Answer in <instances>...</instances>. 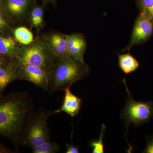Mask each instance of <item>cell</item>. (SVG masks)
I'll use <instances>...</instances> for the list:
<instances>
[{
  "mask_svg": "<svg viewBox=\"0 0 153 153\" xmlns=\"http://www.w3.org/2000/svg\"><path fill=\"white\" fill-rule=\"evenodd\" d=\"M34 112V101L26 91L0 95V136L10 140L17 152Z\"/></svg>",
  "mask_w": 153,
  "mask_h": 153,
  "instance_id": "cell-1",
  "label": "cell"
},
{
  "mask_svg": "<svg viewBox=\"0 0 153 153\" xmlns=\"http://www.w3.org/2000/svg\"><path fill=\"white\" fill-rule=\"evenodd\" d=\"M89 71L85 63L71 57H56L54 64L49 71V93L64 90L71 87L74 82L85 77Z\"/></svg>",
  "mask_w": 153,
  "mask_h": 153,
  "instance_id": "cell-2",
  "label": "cell"
},
{
  "mask_svg": "<svg viewBox=\"0 0 153 153\" xmlns=\"http://www.w3.org/2000/svg\"><path fill=\"white\" fill-rule=\"evenodd\" d=\"M13 22L0 4V35H5L12 30Z\"/></svg>",
  "mask_w": 153,
  "mask_h": 153,
  "instance_id": "cell-17",
  "label": "cell"
},
{
  "mask_svg": "<svg viewBox=\"0 0 153 153\" xmlns=\"http://www.w3.org/2000/svg\"><path fill=\"white\" fill-rule=\"evenodd\" d=\"M118 63L121 70L126 75L136 71L140 66L139 62L129 52L119 55Z\"/></svg>",
  "mask_w": 153,
  "mask_h": 153,
  "instance_id": "cell-14",
  "label": "cell"
},
{
  "mask_svg": "<svg viewBox=\"0 0 153 153\" xmlns=\"http://www.w3.org/2000/svg\"><path fill=\"white\" fill-rule=\"evenodd\" d=\"M33 2L34 0H0V4L13 21L24 19Z\"/></svg>",
  "mask_w": 153,
  "mask_h": 153,
  "instance_id": "cell-8",
  "label": "cell"
},
{
  "mask_svg": "<svg viewBox=\"0 0 153 153\" xmlns=\"http://www.w3.org/2000/svg\"><path fill=\"white\" fill-rule=\"evenodd\" d=\"M153 33V20L148 16L144 10H141L135 22L129 43L123 52H129L133 47L146 42Z\"/></svg>",
  "mask_w": 153,
  "mask_h": 153,
  "instance_id": "cell-6",
  "label": "cell"
},
{
  "mask_svg": "<svg viewBox=\"0 0 153 153\" xmlns=\"http://www.w3.org/2000/svg\"><path fill=\"white\" fill-rule=\"evenodd\" d=\"M146 146L143 153H153V135L147 137Z\"/></svg>",
  "mask_w": 153,
  "mask_h": 153,
  "instance_id": "cell-20",
  "label": "cell"
},
{
  "mask_svg": "<svg viewBox=\"0 0 153 153\" xmlns=\"http://www.w3.org/2000/svg\"><path fill=\"white\" fill-rule=\"evenodd\" d=\"M14 36L16 41L22 45H28L34 40L33 33L24 27H19L15 29Z\"/></svg>",
  "mask_w": 153,
  "mask_h": 153,
  "instance_id": "cell-15",
  "label": "cell"
},
{
  "mask_svg": "<svg viewBox=\"0 0 153 153\" xmlns=\"http://www.w3.org/2000/svg\"><path fill=\"white\" fill-rule=\"evenodd\" d=\"M106 128V126L102 124L100 135L99 139L97 140L92 141L90 143L91 146L92 148L93 153H103L104 152V147L102 142L104 133Z\"/></svg>",
  "mask_w": 153,
  "mask_h": 153,
  "instance_id": "cell-19",
  "label": "cell"
},
{
  "mask_svg": "<svg viewBox=\"0 0 153 153\" xmlns=\"http://www.w3.org/2000/svg\"><path fill=\"white\" fill-rule=\"evenodd\" d=\"M20 80L31 82L44 91L49 90V72L37 66L15 63Z\"/></svg>",
  "mask_w": 153,
  "mask_h": 153,
  "instance_id": "cell-7",
  "label": "cell"
},
{
  "mask_svg": "<svg viewBox=\"0 0 153 153\" xmlns=\"http://www.w3.org/2000/svg\"><path fill=\"white\" fill-rule=\"evenodd\" d=\"M123 83L128 93L124 108L121 114V118L126 125V128L131 123L138 126L149 122L153 117V102L152 101H136L126 85L125 78Z\"/></svg>",
  "mask_w": 153,
  "mask_h": 153,
  "instance_id": "cell-5",
  "label": "cell"
},
{
  "mask_svg": "<svg viewBox=\"0 0 153 153\" xmlns=\"http://www.w3.org/2000/svg\"><path fill=\"white\" fill-rule=\"evenodd\" d=\"M32 149L33 153H55L59 151L60 146L57 143L49 140Z\"/></svg>",
  "mask_w": 153,
  "mask_h": 153,
  "instance_id": "cell-18",
  "label": "cell"
},
{
  "mask_svg": "<svg viewBox=\"0 0 153 153\" xmlns=\"http://www.w3.org/2000/svg\"><path fill=\"white\" fill-rule=\"evenodd\" d=\"M44 11L41 6H36L32 9L30 13L31 25L37 30L41 29L44 23Z\"/></svg>",
  "mask_w": 153,
  "mask_h": 153,
  "instance_id": "cell-16",
  "label": "cell"
},
{
  "mask_svg": "<svg viewBox=\"0 0 153 153\" xmlns=\"http://www.w3.org/2000/svg\"><path fill=\"white\" fill-rule=\"evenodd\" d=\"M17 80H20V77L13 60L0 67V95L4 94L9 84Z\"/></svg>",
  "mask_w": 153,
  "mask_h": 153,
  "instance_id": "cell-12",
  "label": "cell"
},
{
  "mask_svg": "<svg viewBox=\"0 0 153 153\" xmlns=\"http://www.w3.org/2000/svg\"><path fill=\"white\" fill-rule=\"evenodd\" d=\"M19 47L13 38L5 35H0V54L9 60H13Z\"/></svg>",
  "mask_w": 153,
  "mask_h": 153,
  "instance_id": "cell-13",
  "label": "cell"
},
{
  "mask_svg": "<svg viewBox=\"0 0 153 153\" xmlns=\"http://www.w3.org/2000/svg\"><path fill=\"white\" fill-rule=\"evenodd\" d=\"M10 61L11 60H9L7 57L0 54V67L4 66Z\"/></svg>",
  "mask_w": 153,
  "mask_h": 153,
  "instance_id": "cell-24",
  "label": "cell"
},
{
  "mask_svg": "<svg viewBox=\"0 0 153 153\" xmlns=\"http://www.w3.org/2000/svg\"><path fill=\"white\" fill-rule=\"evenodd\" d=\"M44 3H53L55 0H43Z\"/></svg>",
  "mask_w": 153,
  "mask_h": 153,
  "instance_id": "cell-26",
  "label": "cell"
},
{
  "mask_svg": "<svg viewBox=\"0 0 153 153\" xmlns=\"http://www.w3.org/2000/svg\"><path fill=\"white\" fill-rule=\"evenodd\" d=\"M67 47L68 53L76 60L85 63L83 55L86 48L85 37L80 33H73L68 35Z\"/></svg>",
  "mask_w": 153,
  "mask_h": 153,
  "instance_id": "cell-11",
  "label": "cell"
},
{
  "mask_svg": "<svg viewBox=\"0 0 153 153\" xmlns=\"http://www.w3.org/2000/svg\"><path fill=\"white\" fill-rule=\"evenodd\" d=\"M16 152L17 151L10 149L2 144L0 143V153H13Z\"/></svg>",
  "mask_w": 153,
  "mask_h": 153,
  "instance_id": "cell-23",
  "label": "cell"
},
{
  "mask_svg": "<svg viewBox=\"0 0 153 153\" xmlns=\"http://www.w3.org/2000/svg\"><path fill=\"white\" fill-rule=\"evenodd\" d=\"M64 91L65 95L62 106L53 111V114L64 112L73 117L79 113L82 100L72 93L70 91V87L67 88Z\"/></svg>",
  "mask_w": 153,
  "mask_h": 153,
  "instance_id": "cell-10",
  "label": "cell"
},
{
  "mask_svg": "<svg viewBox=\"0 0 153 153\" xmlns=\"http://www.w3.org/2000/svg\"><path fill=\"white\" fill-rule=\"evenodd\" d=\"M66 153H79V148L77 146H74L72 143L71 144L67 143L66 145Z\"/></svg>",
  "mask_w": 153,
  "mask_h": 153,
  "instance_id": "cell-22",
  "label": "cell"
},
{
  "mask_svg": "<svg viewBox=\"0 0 153 153\" xmlns=\"http://www.w3.org/2000/svg\"><path fill=\"white\" fill-rule=\"evenodd\" d=\"M52 114L53 111L44 109L34 113L25 129L22 145L33 149L50 140L47 120Z\"/></svg>",
  "mask_w": 153,
  "mask_h": 153,
  "instance_id": "cell-4",
  "label": "cell"
},
{
  "mask_svg": "<svg viewBox=\"0 0 153 153\" xmlns=\"http://www.w3.org/2000/svg\"><path fill=\"white\" fill-rule=\"evenodd\" d=\"M56 57L44 38H38L28 45L19 47L13 60L16 63L40 67L49 72Z\"/></svg>",
  "mask_w": 153,
  "mask_h": 153,
  "instance_id": "cell-3",
  "label": "cell"
},
{
  "mask_svg": "<svg viewBox=\"0 0 153 153\" xmlns=\"http://www.w3.org/2000/svg\"><path fill=\"white\" fill-rule=\"evenodd\" d=\"M142 10H144L148 16L153 21V6L149 7L148 8L143 9Z\"/></svg>",
  "mask_w": 153,
  "mask_h": 153,
  "instance_id": "cell-25",
  "label": "cell"
},
{
  "mask_svg": "<svg viewBox=\"0 0 153 153\" xmlns=\"http://www.w3.org/2000/svg\"><path fill=\"white\" fill-rule=\"evenodd\" d=\"M68 35L61 33H51L43 37L53 54L57 57L71 56L67 47Z\"/></svg>",
  "mask_w": 153,
  "mask_h": 153,
  "instance_id": "cell-9",
  "label": "cell"
},
{
  "mask_svg": "<svg viewBox=\"0 0 153 153\" xmlns=\"http://www.w3.org/2000/svg\"><path fill=\"white\" fill-rule=\"evenodd\" d=\"M140 10L148 8L153 6V0H138Z\"/></svg>",
  "mask_w": 153,
  "mask_h": 153,
  "instance_id": "cell-21",
  "label": "cell"
}]
</instances>
